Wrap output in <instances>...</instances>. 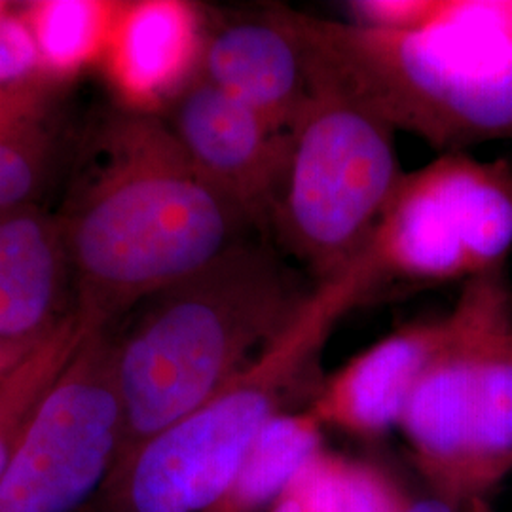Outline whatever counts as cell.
<instances>
[{
    "instance_id": "1",
    "label": "cell",
    "mask_w": 512,
    "mask_h": 512,
    "mask_svg": "<svg viewBox=\"0 0 512 512\" xmlns=\"http://www.w3.org/2000/svg\"><path fill=\"white\" fill-rule=\"evenodd\" d=\"M55 217L73 311L90 330L116 327L256 232L192 164L164 116L137 109L93 131Z\"/></svg>"
},
{
    "instance_id": "2",
    "label": "cell",
    "mask_w": 512,
    "mask_h": 512,
    "mask_svg": "<svg viewBox=\"0 0 512 512\" xmlns=\"http://www.w3.org/2000/svg\"><path fill=\"white\" fill-rule=\"evenodd\" d=\"M315 285L275 247L249 238L109 329L128 425L122 459L253 365Z\"/></svg>"
},
{
    "instance_id": "3",
    "label": "cell",
    "mask_w": 512,
    "mask_h": 512,
    "mask_svg": "<svg viewBox=\"0 0 512 512\" xmlns=\"http://www.w3.org/2000/svg\"><path fill=\"white\" fill-rule=\"evenodd\" d=\"M311 61L440 154L512 139V0H442L412 31H380L287 8Z\"/></svg>"
},
{
    "instance_id": "4",
    "label": "cell",
    "mask_w": 512,
    "mask_h": 512,
    "mask_svg": "<svg viewBox=\"0 0 512 512\" xmlns=\"http://www.w3.org/2000/svg\"><path fill=\"white\" fill-rule=\"evenodd\" d=\"M372 296L361 256L317 283L272 346L202 406L141 442L82 512H220L262 429L310 384L330 334Z\"/></svg>"
},
{
    "instance_id": "5",
    "label": "cell",
    "mask_w": 512,
    "mask_h": 512,
    "mask_svg": "<svg viewBox=\"0 0 512 512\" xmlns=\"http://www.w3.org/2000/svg\"><path fill=\"white\" fill-rule=\"evenodd\" d=\"M306 59L310 95L287 131L266 236L323 283L365 251L404 171L393 126Z\"/></svg>"
},
{
    "instance_id": "6",
    "label": "cell",
    "mask_w": 512,
    "mask_h": 512,
    "mask_svg": "<svg viewBox=\"0 0 512 512\" xmlns=\"http://www.w3.org/2000/svg\"><path fill=\"white\" fill-rule=\"evenodd\" d=\"M401 427L437 495L465 507L512 471V289L505 270L463 283Z\"/></svg>"
},
{
    "instance_id": "7",
    "label": "cell",
    "mask_w": 512,
    "mask_h": 512,
    "mask_svg": "<svg viewBox=\"0 0 512 512\" xmlns=\"http://www.w3.org/2000/svg\"><path fill=\"white\" fill-rule=\"evenodd\" d=\"M511 251L512 162L448 152L404 173L361 256L376 296L469 281L501 270Z\"/></svg>"
},
{
    "instance_id": "8",
    "label": "cell",
    "mask_w": 512,
    "mask_h": 512,
    "mask_svg": "<svg viewBox=\"0 0 512 512\" xmlns=\"http://www.w3.org/2000/svg\"><path fill=\"white\" fill-rule=\"evenodd\" d=\"M126 437L109 330H88L19 439L0 512L84 511L120 465Z\"/></svg>"
},
{
    "instance_id": "9",
    "label": "cell",
    "mask_w": 512,
    "mask_h": 512,
    "mask_svg": "<svg viewBox=\"0 0 512 512\" xmlns=\"http://www.w3.org/2000/svg\"><path fill=\"white\" fill-rule=\"evenodd\" d=\"M164 120L203 177L266 236L287 131L198 74L167 105Z\"/></svg>"
},
{
    "instance_id": "10",
    "label": "cell",
    "mask_w": 512,
    "mask_h": 512,
    "mask_svg": "<svg viewBox=\"0 0 512 512\" xmlns=\"http://www.w3.org/2000/svg\"><path fill=\"white\" fill-rule=\"evenodd\" d=\"M198 76L281 131H289L310 95L308 59L287 8L205 29Z\"/></svg>"
},
{
    "instance_id": "11",
    "label": "cell",
    "mask_w": 512,
    "mask_h": 512,
    "mask_svg": "<svg viewBox=\"0 0 512 512\" xmlns=\"http://www.w3.org/2000/svg\"><path fill=\"white\" fill-rule=\"evenodd\" d=\"M442 334V319L387 334L319 385L308 410L323 425L365 437L401 425L406 406L439 351Z\"/></svg>"
},
{
    "instance_id": "12",
    "label": "cell",
    "mask_w": 512,
    "mask_h": 512,
    "mask_svg": "<svg viewBox=\"0 0 512 512\" xmlns=\"http://www.w3.org/2000/svg\"><path fill=\"white\" fill-rule=\"evenodd\" d=\"M205 25L200 10L175 0L116 4L107 57L129 109L158 112L198 74Z\"/></svg>"
},
{
    "instance_id": "13",
    "label": "cell",
    "mask_w": 512,
    "mask_h": 512,
    "mask_svg": "<svg viewBox=\"0 0 512 512\" xmlns=\"http://www.w3.org/2000/svg\"><path fill=\"white\" fill-rule=\"evenodd\" d=\"M59 222L37 205L0 211V338H38L73 308Z\"/></svg>"
},
{
    "instance_id": "14",
    "label": "cell",
    "mask_w": 512,
    "mask_h": 512,
    "mask_svg": "<svg viewBox=\"0 0 512 512\" xmlns=\"http://www.w3.org/2000/svg\"><path fill=\"white\" fill-rule=\"evenodd\" d=\"M50 80L0 84V211L35 205L44 184L54 150Z\"/></svg>"
},
{
    "instance_id": "15",
    "label": "cell",
    "mask_w": 512,
    "mask_h": 512,
    "mask_svg": "<svg viewBox=\"0 0 512 512\" xmlns=\"http://www.w3.org/2000/svg\"><path fill=\"white\" fill-rule=\"evenodd\" d=\"M321 429L323 423L310 410L275 416L258 435L220 512H258L275 505L323 452Z\"/></svg>"
},
{
    "instance_id": "16",
    "label": "cell",
    "mask_w": 512,
    "mask_h": 512,
    "mask_svg": "<svg viewBox=\"0 0 512 512\" xmlns=\"http://www.w3.org/2000/svg\"><path fill=\"white\" fill-rule=\"evenodd\" d=\"M71 311L31 355L0 382V480L35 408L88 334Z\"/></svg>"
},
{
    "instance_id": "17",
    "label": "cell",
    "mask_w": 512,
    "mask_h": 512,
    "mask_svg": "<svg viewBox=\"0 0 512 512\" xmlns=\"http://www.w3.org/2000/svg\"><path fill=\"white\" fill-rule=\"evenodd\" d=\"M116 4L88 0L33 2L23 10L35 44L40 73H73L93 55H103Z\"/></svg>"
},
{
    "instance_id": "18",
    "label": "cell",
    "mask_w": 512,
    "mask_h": 512,
    "mask_svg": "<svg viewBox=\"0 0 512 512\" xmlns=\"http://www.w3.org/2000/svg\"><path fill=\"white\" fill-rule=\"evenodd\" d=\"M302 512H403V499L378 471L327 454L311 459L287 492Z\"/></svg>"
},
{
    "instance_id": "19",
    "label": "cell",
    "mask_w": 512,
    "mask_h": 512,
    "mask_svg": "<svg viewBox=\"0 0 512 512\" xmlns=\"http://www.w3.org/2000/svg\"><path fill=\"white\" fill-rule=\"evenodd\" d=\"M348 6L351 23L380 31H412L439 16L442 0H355Z\"/></svg>"
},
{
    "instance_id": "20",
    "label": "cell",
    "mask_w": 512,
    "mask_h": 512,
    "mask_svg": "<svg viewBox=\"0 0 512 512\" xmlns=\"http://www.w3.org/2000/svg\"><path fill=\"white\" fill-rule=\"evenodd\" d=\"M40 73L37 44L23 18L0 2V84L25 80Z\"/></svg>"
},
{
    "instance_id": "21",
    "label": "cell",
    "mask_w": 512,
    "mask_h": 512,
    "mask_svg": "<svg viewBox=\"0 0 512 512\" xmlns=\"http://www.w3.org/2000/svg\"><path fill=\"white\" fill-rule=\"evenodd\" d=\"M52 332V330H50ZM48 332V334H50ZM38 336V338H19V340H10V338H0V382L16 368L21 365L31 351L37 348L38 344L48 336Z\"/></svg>"
},
{
    "instance_id": "22",
    "label": "cell",
    "mask_w": 512,
    "mask_h": 512,
    "mask_svg": "<svg viewBox=\"0 0 512 512\" xmlns=\"http://www.w3.org/2000/svg\"><path fill=\"white\" fill-rule=\"evenodd\" d=\"M463 511V507H458L454 503H450L448 499L435 495L429 499H421L416 503H410L404 507L403 512H459Z\"/></svg>"
},
{
    "instance_id": "23",
    "label": "cell",
    "mask_w": 512,
    "mask_h": 512,
    "mask_svg": "<svg viewBox=\"0 0 512 512\" xmlns=\"http://www.w3.org/2000/svg\"><path fill=\"white\" fill-rule=\"evenodd\" d=\"M270 512H302V509L293 495L285 494L275 503L274 509Z\"/></svg>"
},
{
    "instance_id": "24",
    "label": "cell",
    "mask_w": 512,
    "mask_h": 512,
    "mask_svg": "<svg viewBox=\"0 0 512 512\" xmlns=\"http://www.w3.org/2000/svg\"><path fill=\"white\" fill-rule=\"evenodd\" d=\"M463 512H494V509H492V505L488 503L486 497H475V499L465 503Z\"/></svg>"
}]
</instances>
